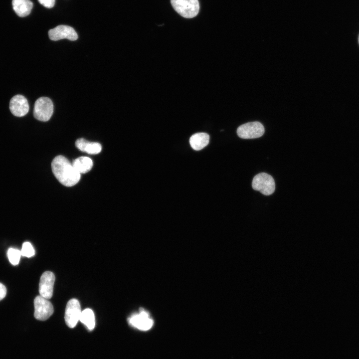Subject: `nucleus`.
<instances>
[{
	"label": "nucleus",
	"mask_w": 359,
	"mask_h": 359,
	"mask_svg": "<svg viewBox=\"0 0 359 359\" xmlns=\"http://www.w3.org/2000/svg\"><path fill=\"white\" fill-rule=\"evenodd\" d=\"M12 7L19 17H25L30 13L33 3L30 0H12Z\"/></svg>",
	"instance_id": "13"
},
{
	"label": "nucleus",
	"mask_w": 359,
	"mask_h": 359,
	"mask_svg": "<svg viewBox=\"0 0 359 359\" xmlns=\"http://www.w3.org/2000/svg\"><path fill=\"white\" fill-rule=\"evenodd\" d=\"M9 107L11 113L17 117L25 116L29 108L26 98L21 95H16L12 97Z\"/></svg>",
	"instance_id": "11"
},
{
	"label": "nucleus",
	"mask_w": 359,
	"mask_h": 359,
	"mask_svg": "<svg viewBox=\"0 0 359 359\" xmlns=\"http://www.w3.org/2000/svg\"><path fill=\"white\" fill-rule=\"evenodd\" d=\"M264 132L263 125L257 121L244 124L237 129L238 137L244 139L259 138L264 134Z\"/></svg>",
	"instance_id": "5"
},
{
	"label": "nucleus",
	"mask_w": 359,
	"mask_h": 359,
	"mask_svg": "<svg viewBox=\"0 0 359 359\" xmlns=\"http://www.w3.org/2000/svg\"><path fill=\"white\" fill-rule=\"evenodd\" d=\"M171 2L174 9L183 17L191 18L198 13V0H171Z\"/></svg>",
	"instance_id": "2"
},
{
	"label": "nucleus",
	"mask_w": 359,
	"mask_h": 359,
	"mask_svg": "<svg viewBox=\"0 0 359 359\" xmlns=\"http://www.w3.org/2000/svg\"><path fill=\"white\" fill-rule=\"evenodd\" d=\"M55 280V275L51 271H45L42 274L39 284L40 296L47 299L52 297Z\"/></svg>",
	"instance_id": "10"
},
{
	"label": "nucleus",
	"mask_w": 359,
	"mask_h": 359,
	"mask_svg": "<svg viewBox=\"0 0 359 359\" xmlns=\"http://www.w3.org/2000/svg\"><path fill=\"white\" fill-rule=\"evenodd\" d=\"M79 320L89 330H92L95 327V316L93 311L90 309H86L81 312Z\"/></svg>",
	"instance_id": "16"
},
{
	"label": "nucleus",
	"mask_w": 359,
	"mask_h": 359,
	"mask_svg": "<svg viewBox=\"0 0 359 359\" xmlns=\"http://www.w3.org/2000/svg\"><path fill=\"white\" fill-rule=\"evenodd\" d=\"M209 141V136L207 133H197L190 137L189 143L193 150L199 151L206 146Z\"/></svg>",
	"instance_id": "14"
},
{
	"label": "nucleus",
	"mask_w": 359,
	"mask_h": 359,
	"mask_svg": "<svg viewBox=\"0 0 359 359\" xmlns=\"http://www.w3.org/2000/svg\"><path fill=\"white\" fill-rule=\"evenodd\" d=\"M52 172L63 185L72 186L80 180L81 174L77 172L67 159L59 155L54 158L51 163Z\"/></svg>",
	"instance_id": "1"
},
{
	"label": "nucleus",
	"mask_w": 359,
	"mask_h": 359,
	"mask_svg": "<svg viewBox=\"0 0 359 359\" xmlns=\"http://www.w3.org/2000/svg\"><path fill=\"white\" fill-rule=\"evenodd\" d=\"M53 112V104L51 100L46 97L37 99L34 104L33 116L37 120L46 122L51 117Z\"/></svg>",
	"instance_id": "4"
},
{
	"label": "nucleus",
	"mask_w": 359,
	"mask_h": 359,
	"mask_svg": "<svg viewBox=\"0 0 359 359\" xmlns=\"http://www.w3.org/2000/svg\"><path fill=\"white\" fill-rule=\"evenodd\" d=\"M252 188L265 195L272 194L275 189V181L273 177L265 173L256 175L253 179Z\"/></svg>",
	"instance_id": "3"
},
{
	"label": "nucleus",
	"mask_w": 359,
	"mask_h": 359,
	"mask_svg": "<svg viewBox=\"0 0 359 359\" xmlns=\"http://www.w3.org/2000/svg\"><path fill=\"white\" fill-rule=\"evenodd\" d=\"M128 322L132 327L141 331H148L154 325V321L150 314L142 308L140 309L139 313L131 315L128 318Z\"/></svg>",
	"instance_id": "7"
},
{
	"label": "nucleus",
	"mask_w": 359,
	"mask_h": 359,
	"mask_svg": "<svg viewBox=\"0 0 359 359\" xmlns=\"http://www.w3.org/2000/svg\"><path fill=\"white\" fill-rule=\"evenodd\" d=\"M81 312L79 302L77 299H71L67 302L64 316L67 326L72 328L76 325Z\"/></svg>",
	"instance_id": "8"
},
{
	"label": "nucleus",
	"mask_w": 359,
	"mask_h": 359,
	"mask_svg": "<svg viewBox=\"0 0 359 359\" xmlns=\"http://www.w3.org/2000/svg\"><path fill=\"white\" fill-rule=\"evenodd\" d=\"M6 294V289L2 283H0V301L3 299Z\"/></svg>",
	"instance_id": "20"
},
{
	"label": "nucleus",
	"mask_w": 359,
	"mask_h": 359,
	"mask_svg": "<svg viewBox=\"0 0 359 359\" xmlns=\"http://www.w3.org/2000/svg\"><path fill=\"white\" fill-rule=\"evenodd\" d=\"M75 146L80 151L91 155L98 154L102 150L100 144L89 142L84 138L77 139L75 142Z\"/></svg>",
	"instance_id": "12"
},
{
	"label": "nucleus",
	"mask_w": 359,
	"mask_h": 359,
	"mask_svg": "<svg viewBox=\"0 0 359 359\" xmlns=\"http://www.w3.org/2000/svg\"><path fill=\"white\" fill-rule=\"evenodd\" d=\"M72 164L80 174L88 173L93 167L92 160L87 157H79L75 159Z\"/></svg>",
	"instance_id": "15"
},
{
	"label": "nucleus",
	"mask_w": 359,
	"mask_h": 359,
	"mask_svg": "<svg viewBox=\"0 0 359 359\" xmlns=\"http://www.w3.org/2000/svg\"><path fill=\"white\" fill-rule=\"evenodd\" d=\"M49 38L53 41L67 39L74 41L77 39L78 34L73 28L68 25H59L48 31Z\"/></svg>",
	"instance_id": "9"
},
{
	"label": "nucleus",
	"mask_w": 359,
	"mask_h": 359,
	"mask_svg": "<svg viewBox=\"0 0 359 359\" xmlns=\"http://www.w3.org/2000/svg\"><path fill=\"white\" fill-rule=\"evenodd\" d=\"M20 252L22 256L27 257H32L35 254V250L32 245L28 242L23 243Z\"/></svg>",
	"instance_id": "18"
},
{
	"label": "nucleus",
	"mask_w": 359,
	"mask_h": 359,
	"mask_svg": "<svg viewBox=\"0 0 359 359\" xmlns=\"http://www.w3.org/2000/svg\"><path fill=\"white\" fill-rule=\"evenodd\" d=\"M7 254L8 260L12 265L15 266L18 264L21 255L19 250L10 248L7 251Z\"/></svg>",
	"instance_id": "17"
},
{
	"label": "nucleus",
	"mask_w": 359,
	"mask_h": 359,
	"mask_svg": "<svg viewBox=\"0 0 359 359\" xmlns=\"http://www.w3.org/2000/svg\"><path fill=\"white\" fill-rule=\"evenodd\" d=\"M34 317L38 320L45 321L53 313V307L48 299L40 295L36 296L34 300Z\"/></svg>",
	"instance_id": "6"
},
{
	"label": "nucleus",
	"mask_w": 359,
	"mask_h": 359,
	"mask_svg": "<svg viewBox=\"0 0 359 359\" xmlns=\"http://www.w3.org/2000/svg\"><path fill=\"white\" fill-rule=\"evenodd\" d=\"M38 2L46 8H52L55 4V0H38Z\"/></svg>",
	"instance_id": "19"
}]
</instances>
